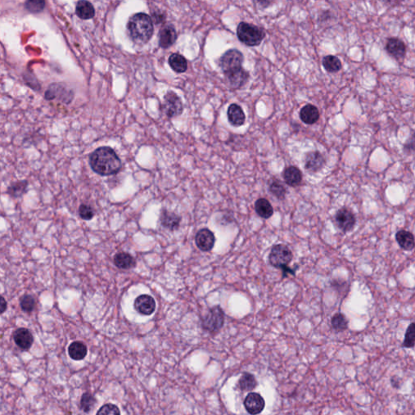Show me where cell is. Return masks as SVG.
<instances>
[{
    "label": "cell",
    "instance_id": "12",
    "mask_svg": "<svg viewBox=\"0 0 415 415\" xmlns=\"http://www.w3.org/2000/svg\"><path fill=\"white\" fill-rule=\"evenodd\" d=\"M13 339L18 347L22 350H30L34 343V337L32 333L27 328H18L13 333Z\"/></svg>",
    "mask_w": 415,
    "mask_h": 415
},
{
    "label": "cell",
    "instance_id": "13",
    "mask_svg": "<svg viewBox=\"0 0 415 415\" xmlns=\"http://www.w3.org/2000/svg\"><path fill=\"white\" fill-rule=\"evenodd\" d=\"M227 81L233 89H239L247 82L249 78V74L244 68H240L225 73Z\"/></svg>",
    "mask_w": 415,
    "mask_h": 415
},
{
    "label": "cell",
    "instance_id": "14",
    "mask_svg": "<svg viewBox=\"0 0 415 415\" xmlns=\"http://www.w3.org/2000/svg\"><path fill=\"white\" fill-rule=\"evenodd\" d=\"M325 159L323 155L318 152L313 151L306 155L305 168L309 172H317L324 167Z\"/></svg>",
    "mask_w": 415,
    "mask_h": 415
},
{
    "label": "cell",
    "instance_id": "35",
    "mask_svg": "<svg viewBox=\"0 0 415 415\" xmlns=\"http://www.w3.org/2000/svg\"><path fill=\"white\" fill-rule=\"evenodd\" d=\"M97 415H120V411L115 404H106L98 410Z\"/></svg>",
    "mask_w": 415,
    "mask_h": 415
},
{
    "label": "cell",
    "instance_id": "31",
    "mask_svg": "<svg viewBox=\"0 0 415 415\" xmlns=\"http://www.w3.org/2000/svg\"><path fill=\"white\" fill-rule=\"evenodd\" d=\"M332 326L337 332H342L348 328V320L342 313H336L331 320Z\"/></svg>",
    "mask_w": 415,
    "mask_h": 415
},
{
    "label": "cell",
    "instance_id": "6",
    "mask_svg": "<svg viewBox=\"0 0 415 415\" xmlns=\"http://www.w3.org/2000/svg\"><path fill=\"white\" fill-rule=\"evenodd\" d=\"M162 110L165 115L169 118L180 115L183 110L182 100L174 92H168L164 97Z\"/></svg>",
    "mask_w": 415,
    "mask_h": 415
},
{
    "label": "cell",
    "instance_id": "11",
    "mask_svg": "<svg viewBox=\"0 0 415 415\" xmlns=\"http://www.w3.org/2000/svg\"><path fill=\"white\" fill-rule=\"evenodd\" d=\"M134 306H135V309L139 313L145 315V316H149L154 312L156 303L153 297L148 295H142L138 297L136 299Z\"/></svg>",
    "mask_w": 415,
    "mask_h": 415
},
{
    "label": "cell",
    "instance_id": "10",
    "mask_svg": "<svg viewBox=\"0 0 415 415\" xmlns=\"http://www.w3.org/2000/svg\"><path fill=\"white\" fill-rule=\"evenodd\" d=\"M195 244L200 250L209 252L214 247L215 236L210 230L201 229L195 235Z\"/></svg>",
    "mask_w": 415,
    "mask_h": 415
},
{
    "label": "cell",
    "instance_id": "7",
    "mask_svg": "<svg viewBox=\"0 0 415 415\" xmlns=\"http://www.w3.org/2000/svg\"><path fill=\"white\" fill-rule=\"evenodd\" d=\"M244 55L238 50L232 49L227 51L220 60L221 68L224 73L242 68Z\"/></svg>",
    "mask_w": 415,
    "mask_h": 415
},
{
    "label": "cell",
    "instance_id": "16",
    "mask_svg": "<svg viewBox=\"0 0 415 415\" xmlns=\"http://www.w3.org/2000/svg\"><path fill=\"white\" fill-rule=\"evenodd\" d=\"M227 115H228V119L231 125L235 126V127H240L245 123V119H246L245 114L243 109L237 104H232L229 106Z\"/></svg>",
    "mask_w": 415,
    "mask_h": 415
},
{
    "label": "cell",
    "instance_id": "9",
    "mask_svg": "<svg viewBox=\"0 0 415 415\" xmlns=\"http://www.w3.org/2000/svg\"><path fill=\"white\" fill-rule=\"evenodd\" d=\"M244 406L250 414H259L265 409V400L260 394L251 392L244 400Z\"/></svg>",
    "mask_w": 415,
    "mask_h": 415
},
{
    "label": "cell",
    "instance_id": "18",
    "mask_svg": "<svg viewBox=\"0 0 415 415\" xmlns=\"http://www.w3.org/2000/svg\"><path fill=\"white\" fill-rule=\"evenodd\" d=\"M386 49L392 57L396 58V59L404 57L406 52V48L402 41L395 39V38L388 39L386 44Z\"/></svg>",
    "mask_w": 415,
    "mask_h": 415
},
{
    "label": "cell",
    "instance_id": "19",
    "mask_svg": "<svg viewBox=\"0 0 415 415\" xmlns=\"http://www.w3.org/2000/svg\"><path fill=\"white\" fill-rule=\"evenodd\" d=\"M283 178L286 184L290 186H297L303 180V174L300 169L295 166H289L283 171Z\"/></svg>",
    "mask_w": 415,
    "mask_h": 415
},
{
    "label": "cell",
    "instance_id": "20",
    "mask_svg": "<svg viewBox=\"0 0 415 415\" xmlns=\"http://www.w3.org/2000/svg\"><path fill=\"white\" fill-rule=\"evenodd\" d=\"M396 240L403 250L412 251L414 248V237L409 231L400 230L396 234Z\"/></svg>",
    "mask_w": 415,
    "mask_h": 415
},
{
    "label": "cell",
    "instance_id": "28",
    "mask_svg": "<svg viewBox=\"0 0 415 415\" xmlns=\"http://www.w3.org/2000/svg\"><path fill=\"white\" fill-rule=\"evenodd\" d=\"M323 66L327 72H332V73L339 72L342 67L341 60L333 55H328L326 57H324L323 60Z\"/></svg>",
    "mask_w": 415,
    "mask_h": 415
},
{
    "label": "cell",
    "instance_id": "29",
    "mask_svg": "<svg viewBox=\"0 0 415 415\" xmlns=\"http://www.w3.org/2000/svg\"><path fill=\"white\" fill-rule=\"evenodd\" d=\"M27 186V181H18V182H14L11 186H9L7 192L9 195L14 197V198H18V197L22 196L26 192Z\"/></svg>",
    "mask_w": 415,
    "mask_h": 415
},
{
    "label": "cell",
    "instance_id": "8",
    "mask_svg": "<svg viewBox=\"0 0 415 415\" xmlns=\"http://www.w3.org/2000/svg\"><path fill=\"white\" fill-rule=\"evenodd\" d=\"M335 220L339 228L344 232L352 231L356 224L355 215L346 208H342L337 211Z\"/></svg>",
    "mask_w": 415,
    "mask_h": 415
},
{
    "label": "cell",
    "instance_id": "27",
    "mask_svg": "<svg viewBox=\"0 0 415 415\" xmlns=\"http://www.w3.org/2000/svg\"><path fill=\"white\" fill-rule=\"evenodd\" d=\"M257 386V379L254 375L250 373H244L239 380V387L243 391H251V390L255 389Z\"/></svg>",
    "mask_w": 415,
    "mask_h": 415
},
{
    "label": "cell",
    "instance_id": "1",
    "mask_svg": "<svg viewBox=\"0 0 415 415\" xmlns=\"http://www.w3.org/2000/svg\"><path fill=\"white\" fill-rule=\"evenodd\" d=\"M89 164L93 171L102 176L117 174L122 167L120 159L110 147L96 149L90 155Z\"/></svg>",
    "mask_w": 415,
    "mask_h": 415
},
{
    "label": "cell",
    "instance_id": "17",
    "mask_svg": "<svg viewBox=\"0 0 415 415\" xmlns=\"http://www.w3.org/2000/svg\"><path fill=\"white\" fill-rule=\"evenodd\" d=\"M299 115L301 120L303 121V123L314 124L320 118V112L317 107L311 104H307L301 109Z\"/></svg>",
    "mask_w": 415,
    "mask_h": 415
},
{
    "label": "cell",
    "instance_id": "25",
    "mask_svg": "<svg viewBox=\"0 0 415 415\" xmlns=\"http://www.w3.org/2000/svg\"><path fill=\"white\" fill-rule=\"evenodd\" d=\"M76 13L81 19H91L95 15V10L91 3L88 1H80L77 3Z\"/></svg>",
    "mask_w": 415,
    "mask_h": 415
},
{
    "label": "cell",
    "instance_id": "33",
    "mask_svg": "<svg viewBox=\"0 0 415 415\" xmlns=\"http://www.w3.org/2000/svg\"><path fill=\"white\" fill-rule=\"evenodd\" d=\"M95 398L93 397L91 394L89 393V392L83 394L81 400V409L88 413V412L91 410L93 405L95 404Z\"/></svg>",
    "mask_w": 415,
    "mask_h": 415
},
{
    "label": "cell",
    "instance_id": "2",
    "mask_svg": "<svg viewBox=\"0 0 415 415\" xmlns=\"http://www.w3.org/2000/svg\"><path fill=\"white\" fill-rule=\"evenodd\" d=\"M127 31L136 44H145L150 40L154 31L151 17L144 13L135 14L127 23Z\"/></svg>",
    "mask_w": 415,
    "mask_h": 415
},
{
    "label": "cell",
    "instance_id": "4",
    "mask_svg": "<svg viewBox=\"0 0 415 415\" xmlns=\"http://www.w3.org/2000/svg\"><path fill=\"white\" fill-rule=\"evenodd\" d=\"M237 36L248 47H257L262 43L265 34L261 29L252 24L241 22L237 28Z\"/></svg>",
    "mask_w": 415,
    "mask_h": 415
},
{
    "label": "cell",
    "instance_id": "37",
    "mask_svg": "<svg viewBox=\"0 0 415 415\" xmlns=\"http://www.w3.org/2000/svg\"><path fill=\"white\" fill-rule=\"evenodd\" d=\"M45 5L44 1H28L26 3V9L31 13H39L44 9Z\"/></svg>",
    "mask_w": 415,
    "mask_h": 415
},
{
    "label": "cell",
    "instance_id": "36",
    "mask_svg": "<svg viewBox=\"0 0 415 415\" xmlns=\"http://www.w3.org/2000/svg\"><path fill=\"white\" fill-rule=\"evenodd\" d=\"M79 215L84 220H91L94 216V210L87 204H81L79 208Z\"/></svg>",
    "mask_w": 415,
    "mask_h": 415
},
{
    "label": "cell",
    "instance_id": "34",
    "mask_svg": "<svg viewBox=\"0 0 415 415\" xmlns=\"http://www.w3.org/2000/svg\"><path fill=\"white\" fill-rule=\"evenodd\" d=\"M36 306V302L34 297L31 295H25L21 299V307L26 312H32Z\"/></svg>",
    "mask_w": 415,
    "mask_h": 415
},
{
    "label": "cell",
    "instance_id": "3",
    "mask_svg": "<svg viewBox=\"0 0 415 415\" xmlns=\"http://www.w3.org/2000/svg\"><path fill=\"white\" fill-rule=\"evenodd\" d=\"M293 254L290 248L284 244H278L273 246L269 253V263L273 267L282 269L283 277H287L288 273L295 275V271L288 267L290 261H292Z\"/></svg>",
    "mask_w": 415,
    "mask_h": 415
},
{
    "label": "cell",
    "instance_id": "26",
    "mask_svg": "<svg viewBox=\"0 0 415 415\" xmlns=\"http://www.w3.org/2000/svg\"><path fill=\"white\" fill-rule=\"evenodd\" d=\"M169 64L170 68L178 73L185 72L187 69L186 59L179 54H172L169 58Z\"/></svg>",
    "mask_w": 415,
    "mask_h": 415
},
{
    "label": "cell",
    "instance_id": "32",
    "mask_svg": "<svg viewBox=\"0 0 415 415\" xmlns=\"http://www.w3.org/2000/svg\"><path fill=\"white\" fill-rule=\"evenodd\" d=\"M415 340V325L414 323H411L410 325L407 328L406 333L404 335L403 346L405 348H413L414 345Z\"/></svg>",
    "mask_w": 415,
    "mask_h": 415
},
{
    "label": "cell",
    "instance_id": "22",
    "mask_svg": "<svg viewBox=\"0 0 415 415\" xmlns=\"http://www.w3.org/2000/svg\"><path fill=\"white\" fill-rule=\"evenodd\" d=\"M161 223L164 227L174 231L177 229L180 223V217L174 213L169 212L167 210H164L161 214Z\"/></svg>",
    "mask_w": 415,
    "mask_h": 415
},
{
    "label": "cell",
    "instance_id": "15",
    "mask_svg": "<svg viewBox=\"0 0 415 415\" xmlns=\"http://www.w3.org/2000/svg\"><path fill=\"white\" fill-rule=\"evenodd\" d=\"M177 33L172 26H164L159 33V45L162 48H169L175 43Z\"/></svg>",
    "mask_w": 415,
    "mask_h": 415
},
{
    "label": "cell",
    "instance_id": "24",
    "mask_svg": "<svg viewBox=\"0 0 415 415\" xmlns=\"http://www.w3.org/2000/svg\"><path fill=\"white\" fill-rule=\"evenodd\" d=\"M114 262L117 267L121 269H130L136 266L135 259L125 252H120L115 255Z\"/></svg>",
    "mask_w": 415,
    "mask_h": 415
},
{
    "label": "cell",
    "instance_id": "30",
    "mask_svg": "<svg viewBox=\"0 0 415 415\" xmlns=\"http://www.w3.org/2000/svg\"><path fill=\"white\" fill-rule=\"evenodd\" d=\"M269 191L278 199H284L287 190L280 181L273 179L269 183Z\"/></svg>",
    "mask_w": 415,
    "mask_h": 415
},
{
    "label": "cell",
    "instance_id": "5",
    "mask_svg": "<svg viewBox=\"0 0 415 415\" xmlns=\"http://www.w3.org/2000/svg\"><path fill=\"white\" fill-rule=\"evenodd\" d=\"M224 321V312L219 306H217L211 308L204 316L202 326L205 330L215 333L223 328Z\"/></svg>",
    "mask_w": 415,
    "mask_h": 415
},
{
    "label": "cell",
    "instance_id": "38",
    "mask_svg": "<svg viewBox=\"0 0 415 415\" xmlns=\"http://www.w3.org/2000/svg\"><path fill=\"white\" fill-rule=\"evenodd\" d=\"M7 307H8V303H7L6 299L2 295H0V315L5 313Z\"/></svg>",
    "mask_w": 415,
    "mask_h": 415
},
{
    "label": "cell",
    "instance_id": "23",
    "mask_svg": "<svg viewBox=\"0 0 415 415\" xmlns=\"http://www.w3.org/2000/svg\"><path fill=\"white\" fill-rule=\"evenodd\" d=\"M87 346L81 341H74L68 347V354L74 360H82L87 355Z\"/></svg>",
    "mask_w": 415,
    "mask_h": 415
},
{
    "label": "cell",
    "instance_id": "21",
    "mask_svg": "<svg viewBox=\"0 0 415 415\" xmlns=\"http://www.w3.org/2000/svg\"><path fill=\"white\" fill-rule=\"evenodd\" d=\"M255 210L259 216L264 219H269L273 216V208L270 202L265 198H260L255 203Z\"/></svg>",
    "mask_w": 415,
    "mask_h": 415
}]
</instances>
